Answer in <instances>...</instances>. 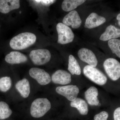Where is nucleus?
<instances>
[{
	"label": "nucleus",
	"instance_id": "obj_1",
	"mask_svg": "<svg viewBox=\"0 0 120 120\" xmlns=\"http://www.w3.org/2000/svg\"><path fill=\"white\" fill-rule=\"evenodd\" d=\"M36 35L30 32H23L13 37L10 42L11 48L15 50L26 49L35 43Z\"/></svg>",
	"mask_w": 120,
	"mask_h": 120
},
{
	"label": "nucleus",
	"instance_id": "obj_2",
	"mask_svg": "<svg viewBox=\"0 0 120 120\" xmlns=\"http://www.w3.org/2000/svg\"><path fill=\"white\" fill-rule=\"evenodd\" d=\"M51 107V103L47 98H37L31 104V115L34 118H40L43 116L50 109Z\"/></svg>",
	"mask_w": 120,
	"mask_h": 120
},
{
	"label": "nucleus",
	"instance_id": "obj_3",
	"mask_svg": "<svg viewBox=\"0 0 120 120\" xmlns=\"http://www.w3.org/2000/svg\"><path fill=\"white\" fill-rule=\"evenodd\" d=\"M84 75L90 80L100 86L105 85L107 82V77L103 73L95 67L89 65L84 68Z\"/></svg>",
	"mask_w": 120,
	"mask_h": 120
},
{
	"label": "nucleus",
	"instance_id": "obj_4",
	"mask_svg": "<svg viewBox=\"0 0 120 120\" xmlns=\"http://www.w3.org/2000/svg\"><path fill=\"white\" fill-rule=\"evenodd\" d=\"M103 67L107 75L113 81L120 78V63L113 58L106 59L103 63Z\"/></svg>",
	"mask_w": 120,
	"mask_h": 120
},
{
	"label": "nucleus",
	"instance_id": "obj_5",
	"mask_svg": "<svg viewBox=\"0 0 120 120\" xmlns=\"http://www.w3.org/2000/svg\"><path fill=\"white\" fill-rule=\"evenodd\" d=\"M56 28L58 35V43L65 45L73 41L75 35L68 26L62 23H59L57 25Z\"/></svg>",
	"mask_w": 120,
	"mask_h": 120
},
{
	"label": "nucleus",
	"instance_id": "obj_6",
	"mask_svg": "<svg viewBox=\"0 0 120 120\" xmlns=\"http://www.w3.org/2000/svg\"><path fill=\"white\" fill-rule=\"evenodd\" d=\"M30 58L33 63L36 65H42L49 61L51 53L48 50L38 49L32 50L30 52Z\"/></svg>",
	"mask_w": 120,
	"mask_h": 120
},
{
	"label": "nucleus",
	"instance_id": "obj_7",
	"mask_svg": "<svg viewBox=\"0 0 120 120\" xmlns=\"http://www.w3.org/2000/svg\"><path fill=\"white\" fill-rule=\"evenodd\" d=\"M31 77L36 80L42 86L48 84L51 82L50 75L45 70L38 68H32L29 71Z\"/></svg>",
	"mask_w": 120,
	"mask_h": 120
},
{
	"label": "nucleus",
	"instance_id": "obj_8",
	"mask_svg": "<svg viewBox=\"0 0 120 120\" xmlns=\"http://www.w3.org/2000/svg\"><path fill=\"white\" fill-rule=\"evenodd\" d=\"M56 91L68 101H72L77 98L79 90L77 86L71 85L57 87L56 88Z\"/></svg>",
	"mask_w": 120,
	"mask_h": 120
},
{
	"label": "nucleus",
	"instance_id": "obj_9",
	"mask_svg": "<svg viewBox=\"0 0 120 120\" xmlns=\"http://www.w3.org/2000/svg\"><path fill=\"white\" fill-rule=\"evenodd\" d=\"M78 56L82 61L88 64V65L95 68L98 65V61L95 54L91 50L82 48L78 51Z\"/></svg>",
	"mask_w": 120,
	"mask_h": 120
},
{
	"label": "nucleus",
	"instance_id": "obj_10",
	"mask_svg": "<svg viewBox=\"0 0 120 120\" xmlns=\"http://www.w3.org/2000/svg\"><path fill=\"white\" fill-rule=\"evenodd\" d=\"M63 23L68 26H71L74 29L79 28L82 25V21L77 11H73L66 15L63 19Z\"/></svg>",
	"mask_w": 120,
	"mask_h": 120
},
{
	"label": "nucleus",
	"instance_id": "obj_11",
	"mask_svg": "<svg viewBox=\"0 0 120 120\" xmlns=\"http://www.w3.org/2000/svg\"><path fill=\"white\" fill-rule=\"evenodd\" d=\"M52 80L54 83L65 85L71 82V74L67 71L58 70L52 75Z\"/></svg>",
	"mask_w": 120,
	"mask_h": 120
},
{
	"label": "nucleus",
	"instance_id": "obj_12",
	"mask_svg": "<svg viewBox=\"0 0 120 120\" xmlns=\"http://www.w3.org/2000/svg\"><path fill=\"white\" fill-rule=\"evenodd\" d=\"M106 21L105 18L99 15L97 13L92 12L87 18L84 25V27L92 29L97 27L105 23Z\"/></svg>",
	"mask_w": 120,
	"mask_h": 120
},
{
	"label": "nucleus",
	"instance_id": "obj_13",
	"mask_svg": "<svg viewBox=\"0 0 120 120\" xmlns=\"http://www.w3.org/2000/svg\"><path fill=\"white\" fill-rule=\"evenodd\" d=\"M20 7L19 0H0V12L7 14Z\"/></svg>",
	"mask_w": 120,
	"mask_h": 120
},
{
	"label": "nucleus",
	"instance_id": "obj_14",
	"mask_svg": "<svg viewBox=\"0 0 120 120\" xmlns=\"http://www.w3.org/2000/svg\"><path fill=\"white\" fill-rule=\"evenodd\" d=\"M120 37V29L115 26L110 25L106 28L105 32L101 34L99 39L103 41H109Z\"/></svg>",
	"mask_w": 120,
	"mask_h": 120
},
{
	"label": "nucleus",
	"instance_id": "obj_15",
	"mask_svg": "<svg viewBox=\"0 0 120 120\" xmlns=\"http://www.w3.org/2000/svg\"><path fill=\"white\" fill-rule=\"evenodd\" d=\"M5 60L8 64H18L26 62L27 58L26 56L20 52H12L7 54Z\"/></svg>",
	"mask_w": 120,
	"mask_h": 120
},
{
	"label": "nucleus",
	"instance_id": "obj_16",
	"mask_svg": "<svg viewBox=\"0 0 120 120\" xmlns=\"http://www.w3.org/2000/svg\"><path fill=\"white\" fill-rule=\"evenodd\" d=\"M98 90L95 87L91 86L87 89L85 92V97L88 104L92 106L98 105Z\"/></svg>",
	"mask_w": 120,
	"mask_h": 120
},
{
	"label": "nucleus",
	"instance_id": "obj_17",
	"mask_svg": "<svg viewBox=\"0 0 120 120\" xmlns=\"http://www.w3.org/2000/svg\"><path fill=\"white\" fill-rule=\"evenodd\" d=\"M15 88L23 98H26L29 96L30 93V84L27 79H23L18 81L16 84Z\"/></svg>",
	"mask_w": 120,
	"mask_h": 120
},
{
	"label": "nucleus",
	"instance_id": "obj_18",
	"mask_svg": "<svg viewBox=\"0 0 120 120\" xmlns=\"http://www.w3.org/2000/svg\"><path fill=\"white\" fill-rule=\"evenodd\" d=\"M71 107L76 108L82 115H86L88 114V105L86 101L79 98H77L70 103Z\"/></svg>",
	"mask_w": 120,
	"mask_h": 120
},
{
	"label": "nucleus",
	"instance_id": "obj_19",
	"mask_svg": "<svg viewBox=\"0 0 120 120\" xmlns=\"http://www.w3.org/2000/svg\"><path fill=\"white\" fill-rule=\"evenodd\" d=\"M86 1L85 0H65L62 2L61 8L65 11L71 12Z\"/></svg>",
	"mask_w": 120,
	"mask_h": 120
},
{
	"label": "nucleus",
	"instance_id": "obj_20",
	"mask_svg": "<svg viewBox=\"0 0 120 120\" xmlns=\"http://www.w3.org/2000/svg\"><path fill=\"white\" fill-rule=\"evenodd\" d=\"M68 69L72 75H80L82 70L79 63L75 57L72 55L69 56Z\"/></svg>",
	"mask_w": 120,
	"mask_h": 120
},
{
	"label": "nucleus",
	"instance_id": "obj_21",
	"mask_svg": "<svg viewBox=\"0 0 120 120\" xmlns=\"http://www.w3.org/2000/svg\"><path fill=\"white\" fill-rule=\"evenodd\" d=\"M12 111L6 102H0V120H4L10 117Z\"/></svg>",
	"mask_w": 120,
	"mask_h": 120
},
{
	"label": "nucleus",
	"instance_id": "obj_22",
	"mask_svg": "<svg viewBox=\"0 0 120 120\" xmlns=\"http://www.w3.org/2000/svg\"><path fill=\"white\" fill-rule=\"evenodd\" d=\"M108 45L113 53L120 58V39H113L109 41Z\"/></svg>",
	"mask_w": 120,
	"mask_h": 120
},
{
	"label": "nucleus",
	"instance_id": "obj_23",
	"mask_svg": "<svg viewBox=\"0 0 120 120\" xmlns=\"http://www.w3.org/2000/svg\"><path fill=\"white\" fill-rule=\"evenodd\" d=\"M12 82L11 77L5 76L0 79V90L3 92L8 91L11 86Z\"/></svg>",
	"mask_w": 120,
	"mask_h": 120
},
{
	"label": "nucleus",
	"instance_id": "obj_24",
	"mask_svg": "<svg viewBox=\"0 0 120 120\" xmlns=\"http://www.w3.org/2000/svg\"><path fill=\"white\" fill-rule=\"evenodd\" d=\"M109 114L105 111H102L95 116L94 120H107L109 117Z\"/></svg>",
	"mask_w": 120,
	"mask_h": 120
},
{
	"label": "nucleus",
	"instance_id": "obj_25",
	"mask_svg": "<svg viewBox=\"0 0 120 120\" xmlns=\"http://www.w3.org/2000/svg\"><path fill=\"white\" fill-rule=\"evenodd\" d=\"M34 1L38 4H41L43 5H46V6H49L50 5L53 4L56 1V0H34Z\"/></svg>",
	"mask_w": 120,
	"mask_h": 120
},
{
	"label": "nucleus",
	"instance_id": "obj_26",
	"mask_svg": "<svg viewBox=\"0 0 120 120\" xmlns=\"http://www.w3.org/2000/svg\"><path fill=\"white\" fill-rule=\"evenodd\" d=\"M113 118L114 120H120V107L117 108L114 110Z\"/></svg>",
	"mask_w": 120,
	"mask_h": 120
},
{
	"label": "nucleus",
	"instance_id": "obj_27",
	"mask_svg": "<svg viewBox=\"0 0 120 120\" xmlns=\"http://www.w3.org/2000/svg\"><path fill=\"white\" fill-rule=\"evenodd\" d=\"M117 19L118 20V24L120 26V13L118 14L116 17Z\"/></svg>",
	"mask_w": 120,
	"mask_h": 120
},
{
	"label": "nucleus",
	"instance_id": "obj_28",
	"mask_svg": "<svg viewBox=\"0 0 120 120\" xmlns=\"http://www.w3.org/2000/svg\"></svg>",
	"mask_w": 120,
	"mask_h": 120
}]
</instances>
